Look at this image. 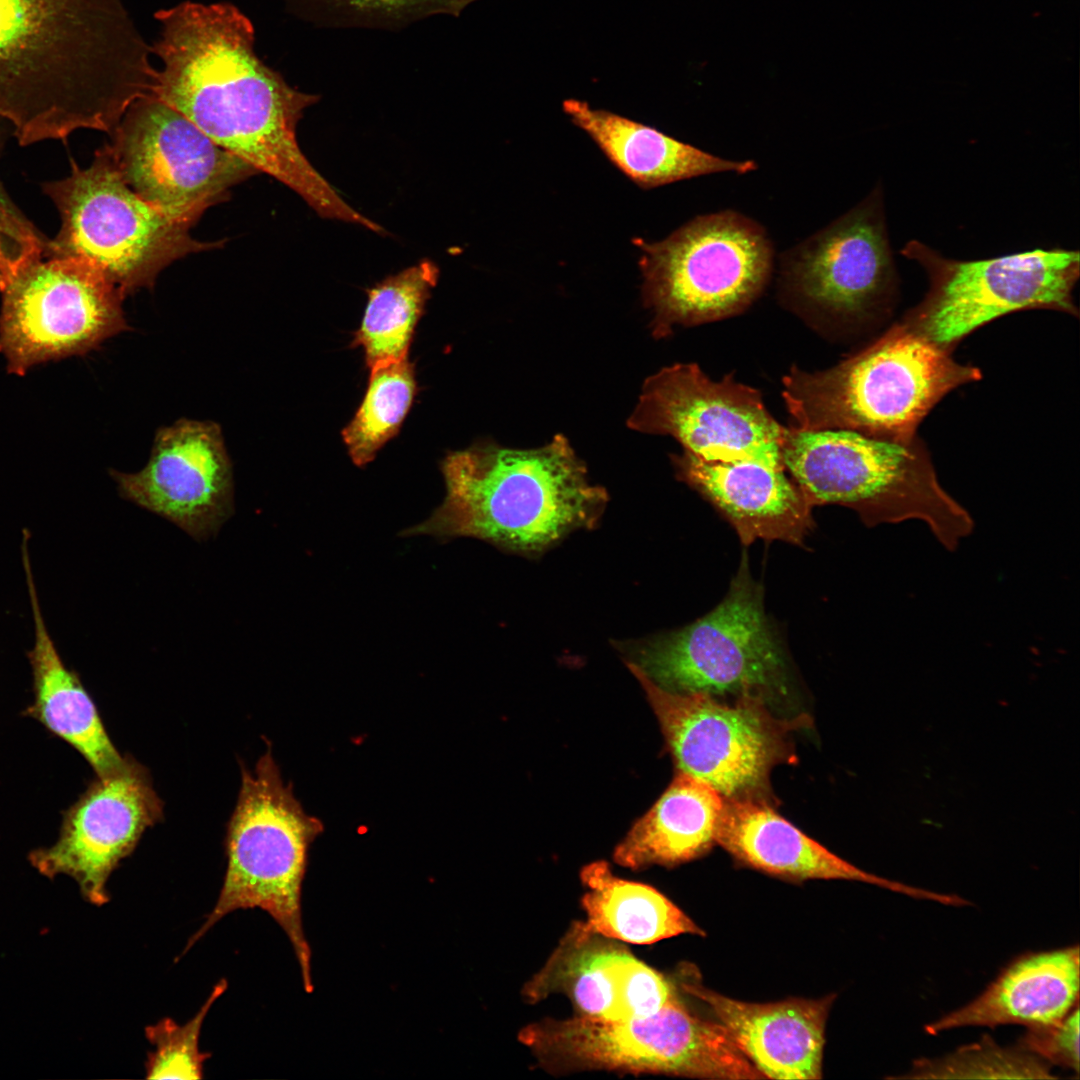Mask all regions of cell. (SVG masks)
I'll return each mask as SVG.
<instances>
[{
    "mask_svg": "<svg viewBox=\"0 0 1080 1080\" xmlns=\"http://www.w3.org/2000/svg\"><path fill=\"white\" fill-rule=\"evenodd\" d=\"M162 61L153 94L217 145L296 192L327 219L380 233L347 204L300 149L296 128L317 94L291 87L256 54L250 19L230 2L183 1L154 14Z\"/></svg>",
    "mask_w": 1080,
    "mask_h": 1080,
    "instance_id": "obj_1",
    "label": "cell"
},
{
    "mask_svg": "<svg viewBox=\"0 0 1080 1080\" xmlns=\"http://www.w3.org/2000/svg\"><path fill=\"white\" fill-rule=\"evenodd\" d=\"M124 0H0V124L22 146L110 133L156 68Z\"/></svg>",
    "mask_w": 1080,
    "mask_h": 1080,
    "instance_id": "obj_2",
    "label": "cell"
},
{
    "mask_svg": "<svg viewBox=\"0 0 1080 1080\" xmlns=\"http://www.w3.org/2000/svg\"><path fill=\"white\" fill-rule=\"evenodd\" d=\"M441 470L443 503L403 535L470 536L537 554L576 529L592 528L608 501L561 434L533 449L477 442L448 453Z\"/></svg>",
    "mask_w": 1080,
    "mask_h": 1080,
    "instance_id": "obj_3",
    "label": "cell"
},
{
    "mask_svg": "<svg viewBox=\"0 0 1080 1080\" xmlns=\"http://www.w3.org/2000/svg\"><path fill=\"white\" fill-rule=\"evenodd\" d=\"M981 378L977 367L958 362L901 320L831 368H791L782 396L798 430H850L910 444L948 393Z\"/></svg>",
    "mask_w": 1080,
    "mask_h": 1080,
    "instance_id": "obj_4",
    "label": "cell"
},
{
    "mask_svg": "<svg viewBox=\"0 0 1080 1080\" xmlns=\"http://www.w3.org/2000/svg\"><path fill=\"white\" fill-rule=\"evenodd\" d=\"M781 459L812 506L843 505L868 526L922 521L947 550L974 529L970 513L940 484L927 450L841 429L785 427Z\"/></svg>",
    "mask_w": 1080,
    "mask_h": 1080,
    "instance_id": "obj_5",
    "label": "cell"
},
{
    "mask_svg": "<svg viewBox=\"0 0 1080 1080\" xmlns=\"http://www.w3.org/2000/svg\"><path fill=\"white\" fill-rule=\"evenodd\" d=\"M241 788L228 822L227 869L210 914L182 955L217 922L238 909L260 908L284 930L295 952L306 992L313 991L311 951L301 918L307 853L323 824L307 814L286 785L270 747L254 771L241 768Z\"/></svg>",
    "mask_w": 1080,
    "mask_h": 1080,
    "instance_id": "obj_6",
    "label": "cell"
},
{
    "mask_svg": "<svg viewBox=\"0 0 1080 1080\" xmlns=\"http://www.w3.org/2000/svg\"><path fill=\"white\" fill-rule=\"evenodd\" d=\"M518 1039L551 1073L604 1070L725 1080L764 1079L723 1025L696 1016L678 996L654 1014L641 1018H546L523 1027Z\"/></svg>",
    "mask_w": 1080,
    "mask_h": 1080,
    "instance_id": "obj_7",
    "label": "cell"
},
{
    "mask_svg": "<svg viewBox=\"0 0 1080 1080\" xmlns=\"http://www.w3.org/2000/svg\"><path fill=\"white\" fill-rule=\"evenodd\" d=\"M640 245L642 296L657 338L676 326L743 312L763 292L774 264L766 229L735 210L699 215L665 239Z\"/></svg>",
    "mask_w": 1080,
    "mask_h": 1080,
    "instance_id": "obj_8",
    "label": "cell"
},
{
    "mask_svg": "<svg viewBox=\"0 0 1080 1080\" xmlns=\"http://www.w3.org/2000/svg\"><path fill=\"white\" fill-rule=\"evenodd\" d=\"M46 182L43 192L61 219L44 256L75 257L97 267L123 294L151 288L174 261L221 247L199 241L190 226L177 222L138 196L124 181L106 146L81 168Z\"/></svg>",
    "mask_w": 1080,
    "mask_h": 1080,
    "instance_id": "obj_9",
    "label": "cell"
},
{
    "mask_svg": "<svg viewBox=\"0 0 1080 1080\" xmlns=\"http://www.w3.org/2000/svg\"><path fill=\"white\" fill-rule=\"evenodd\" d=\"M627 665L675 693L736 694L764 701L789 691L786 656L746 556L725 598L679 630L622 643Z\"/></svg>",
    "mask_w": 1080,
    "mask_h": 1080,
    "instance_id": "obj_10",
    "label": "cell"
},
{
    "mask_svg": "<svg viewBox=\"0 0 1080 1080\" xmlns=\"http://www.w3.org/2000/svg\"><path fill=\"white\" fill-rule=\"evenodd\" d=\"M901 254L923 267L929 288L902 321L952 352L981 326L1004 315L1051 309L1078 315L1073 290L1078 250L1034 249L982 260H956L910 240Z\"/></svg>",
    "mask_w": 1080,
    "mask_h": 1080,
    "instance_id": "obj_11",
    "label": "cell"
},
{
    "mask_svg": "<svg viewBox=\"0 0 1080 1080\" xmlns=\"http://www.w3.org/2000/svg\"><path fill=\"white\" fill-rule=\"evenodd\" d=\"M0 293V353L8 372L18 376L38 364L86 354L129 329L121 291L80 258H37Z\"/></svg>",
    "mask_w": 1080,
    "mask_h": 1080,
    "instance_id": "obj_12",
    "label": "cell"
},
{
    "mask_svg": "<svg viewBox=\"0 0 1080 1080\" xmlns=\"http://www.w3.org/2000/svg\"><path fill=\"white\" fill-rule=\"evenodd\" d=\"M105 145L126 184L169 218L194 225L259 174L154 94L134 101Z\"/></svg>",
    "mask_w": 1080,
    "mask_h": 1080,
    "instance_id": "obj_13",
    "label": "cell"
},
{
    "mask_svg": "<svg viewBox=\"0 0 1080 1080\" xmlns=\"http://www.w3.org/2000/svg\"><path fill=\"white\" fill-rule=\"evenodd\" d=\"M636 431L669 435L706 461H753L785 470V427L761 393L730 375L713 380L695 363L664 367L643 384L627 422Z\"/></svg>",
    "mask_w": 1080,
    "mask_h": 1080,
    "instance_id": "obj_14",
    "label": "cell"
},
{
    "mask_svg": "<svg viewBox=\"0 0 1080 1080\" xmlns=\"http://www.w3.org/2000/svg\"><path fill=\"white\" fill-rule=\"evenodd\" d=\"M628 667L646 692L680 772L725 798L758 799L785 751V722L769 713L766 701L742 696L727 703L703 693H675Z\"/></svg>",
    "mask_w": 1080,
    "mask_h": 1080,
    "instance_id": "obj_15",
    "label": "cell"
},
{
    "mask_svg": "<svg viewBox=\"0 0 1080 1080\" xmlns=\"http://www.w3.org/2000/svg\"><path fill=\"white\" fill-rule=\"evenodd\" d=\"M780 290L804 308L846 320L883 313L898 275L880 184L855 207L788 249L779 259Z\"/></svg>",
    "mask_w": 1080,
    "mask_h": 1080,
    "instance_id": "obj_16",
    "label": "cell"
},
{
    "mask_svg": "<svg viewBox=\"0 0 1080 1080\" xmlns=\"http://www.w3.org/2000/svg\"><path fill=\"white\" fill-rule=\"evenodd\" d=\"M162 817L163 803L148 770L125 755L64 812L57 841L34 850L30 863L46 877H71L89 903L106 904L111 873Z\"/></svg>",
    "mask_w": 1080,
    "mask_h": 1080,
    "instance_id": "obj_17",
    "label": "cell"
},
{
    "mask_svg": "<svg viewBox=\"0 0 1080 1080\" xmlns=\"http://www.w3.org/2000/svg\"><path fill=\"white\" fill-rule=\"evenodd\" d=\"M122 498L201 541L234 512L232 464L219 425L182 419L161 428L136 473L111 470Z\"/></svg>",
    "mask_w": 1080,
    "mask_h": 1080,
    "instance_id": "obj_18",
    "label": "cell"
},
{
    "mask_svg": "<svg viewBox=\"0 0 1080 1080\" xmlns=\"http://www.w3.org/2000/svg\"><path fill=\"white\" fill-rule=\"evenodd\" d=\"M555 993L569 998L577 1016L601 1020L646 1017L677 996L663 974L581 921L570 926L522 990L532 1003Z\"/></svg>",
    "mask_w": 1080,
    "mask_h": 1080,
    "instance_id": "obj_19",
    "label": "cell"
},
{
    "mask_svg": "<svg viewBox=\"0 0 1080 1080\" xmlns=\"http://www.w3.org/2000/svg\"><path fill=\"white\" fill-rule=\"evenodd\" d=\"M683 990L705 1003L730 1037L765 1077L820 1079L825 1023L833 996L748 1003L721 995L698 982Z\"/></svg>",
    "mask_w": 1080,
    "mask_h": 1080,
    "instance_id": "obj_20",
    "label": "cell"
},
{
    "mask_svg": "<svg viewBox=\"0 0 1080 1080\" xmlns=\"http://www.w3.org/2000/svg\"><path fill=\"white\" fill-rule=\"evenodd\" d=\"M672 459L679 478L721 511L744 545L756 539L801 545L813 527V506L785 470L706 461L684 450Z\"/></svg>",
    "mask_w": 1080,
    "mask_h": 1080,
    "instance_id": "obj_21",
    "label": "cell"
},
{
    "mask_svg": "<svg viewBox=\"0 0 1080 1080\" xmlns=\"http://www.w3.org/2000/svg\"><path fill=\"white\" fill-rule=\"evenodd\" d=\"M716 843L742 863L777 876L855 880L914 898L945 901L943 894L892 882L853 866L758 799L726 798Z\"/></svg>",
    "mask_w": 1080,
    "mask_h": 1080,
    "instance_id": "obj_22",
    "label": "cell"
},
{
    "mask_svg": "<svg viewBox=\"0 0 1080 1080\" xmlns=\"http://www.w3.org/2000/svg\"><path fill=\"white\" fill-rule=\"evenodd\" d=\"M1079 992V947L1029 954L1007 967L981 995L926 1026L929 1034L965 1027L1048 1026L1065 1018Z\"/></svg>",
    "mask_w": 1080,
    "mask_h": 1080,
    "instance_id": "obj_23",
    "label": "cell"
},
{
    "mask_svg": "<svg viewBox=\"0 0 1080 1080\" xmlns=\"http://www.w3.org/2000/svg\"><path fill=\"white\" fill-rule=\"evenodd\" d=\"M22 537L21 553L31 603L35 642L28 658L32 668L34 701L24 712L51 734L76 749L96 776L117 768L123 756L110 740L98 710L78 674L61 659L45 625L34 583L28 550Z\"/></svg>",
    "mask_w": 1080,
    "mask_h": 1080,
    "instance_id": "obj_24",
    "label": "cell"
},
{
    "mask_svg": "<svg viewBox=\"0 0 1080 1080\" xmlns=\"http://www.w3.org/2000/svg\"><path fill=\"white\" fill-rule=\"evenodd\" d=\"M563 109L606 157L642 188L713 173L745 174L757 169L753 160L721 158L653 127L610 111L591 108L583 101L566 100Z\"/></svg>",
    "mask_w": 1080,
    "mask_h": 1080,
    "instance_id": "obj_25",
    "label": "cell"
},
{
    "mask_svg": "<svg viewBox=\"0 0 1080 1080\" xmlns=\"http://www.w3.org/2000/svg\"><path fill=\"white\" fill-rule=\"evenodd\" d=\"M725 802L712 786L680 772L616 847L615 862L640 869L700 856L716 843Z\"/></svg>",
    "mask_w": 1080,
    "mask_h": 1080,
    "instance_id": "obj_26",
    "label": "cell"
},
{
    "mask_svg": "<svg viewBox=\"0 0 1080 1080\" xmlns=\"http://www.w3.org/2000/svg\"><path fill=\"white\" fill-rule=\"evenodd\" d=\"M580 878L587 888L581 900L584 923L594 933L637 945L681 934L704 935L657 889L615 876L604 861L585 865Z\"/></svg>",
    "mask_w": 1080,
    "mask_h": 1080,
    "instance_id": "obj_27",
    "label": "cell"
},
{
    "mask_svg": "<svg viewBox=\"0 0 1080 1080\" xmlns=\"http://www.w3.org/2000/svg\"><path fill=\"white\" fill-rule=\"evenodd\" d=\"M438 277L437 265L423 259L368 291L353 344L363 348L370 370L408 357L415 327Z\"/></svg>",
    "mask_w": 1080,
    "mask_h": 1080,
    "instance_id": "obj_28",
    "label": "cell"
},
{
    "mask_svg": "<svg viewBox=\"0 0 1080 1080\" xmlns=\"http://www.w3.org/2000/svg\"><path fill=\"white\" fill-rule=\"evenodd\" d=\"M416 391L414 367L408 357L371 369L363 401L342 431L354 464H368L398 433Z\"/></svg>",
    "mask_w": 1080,
    "mask_h": 1080,
    "instance_id": "obj_29",
    "label": "cell"
},
{
    "mask_svg": "<svg viewBox=\"0 0 1080 1080\" xmlns=\"http://www.w3.org/2000/svg\"><path fill=\"white\" fill-rule=\"evenodd\" d=\"M477 0H284L287 11L319 28L397 31L435 15L458 17Z\"/></svg>",
    "mask_w": 1080,
    "mask_h": 1080,
    "instance_id": "obj_30",
    "label": "cell"
},
{
    "mask_svg": "<svg viewBox=\"0 0 1080 1080\" xmlns=\"http://www.w3.org/2000/svg\"><path fill=\"white\" fill-rule=\"evenodd\" d=\"M903 1078H1032L1051 1079L1049 1063L1022 1048L1005 1049L983 1039L948 1057L919 1060Z\"/></svg>",
    "mask_w": 1080,
    "mask_h": 1080,
    "instance_id": "obj_31",
    "label": "cell"
},
{
    "mask_svg": "<svg viewBox=\"0 0 1080 1080\" xmlns=\"http://www.w3.org/2000/svg\"><path fill=\"white\" fill-rule=\"evenodd\" d=\"M228 983L221 979L198 1012L185 1024L163 1018L145 1028L147 1040L154 1046L145 1063L147 1079H201L204 1062L209 1053L199 1048L201 1028L216 1000L226 991Z\"/></svg>",
    "mask_w": 1080,
    "mask_h": 1080,
    "instance_id": "obj_32",
    "label": "cell"
},
{
    "mask_svg": "<svg viewBox=\"0 0 1080 1080\" xmlns=\"http://www.w3.org/2000/svg\"><path fill=\"white\" fill-rule=\"evenodd\" d=\"M1 146L0 141V152ZM47 243L48 240L13 203L0 181V265L7 278L27 263L44 256Z\"/></svg>",
    "mask_w": 1080,
    "mask_h": 1080,
    "instance_id": "obj_33",
    "label": "cell"
},
{
    "mask_svg": "<svg viewBox=\"0 0 1080 1080\" xmlns=\"http://www.w3.org/2000/svg\"><path fill=\"white\" fill-rule=\"evenodd\" d=\"M1022 1049L1046 1062L1079 1071V1010L1075 1007L1061 1021L1048 1026L1029 1028L1020 1040Z\"/></svg>",
    "mask_w": 1080,
    "mask_h": 1080,
    "instance_id": "obj_34",
    "label": "cell"
},
{
    "mask_svg": "<svg viewBox=\"0 0 1080 1080\" xmlns=\"http://www.w3.org/2000/svg\"><path fill=\"white\" fill-rule=\"evenodd\" d=\"M7 279H8L7 275H6L5 271L3 270V268L0 265V288L5 284Z\"/></svg>",
    "mask_w": 1080,
    "mask_h": 1080,
    "instance_id": "obj_35",
    "label": "cell"
}]
</instances>
